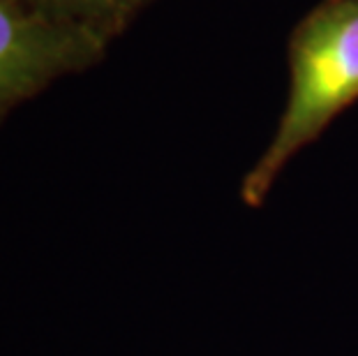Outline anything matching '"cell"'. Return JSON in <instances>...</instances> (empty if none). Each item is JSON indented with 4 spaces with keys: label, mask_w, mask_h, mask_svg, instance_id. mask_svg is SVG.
Segmentation results:
<instances>
[{
    "label": "cell",
    "mask_w": 358,
    "mask_h": 356,
    "mask_svg": "<svg viewBox=\"0 0 358 356\" xmlns=\"http://www.w3.org/2000/svg\"><path fill=\"white\" fill-rule=\"evenodd\" d=\"M289 65L292 88L275 137L241 187L252 208L266 201L287 162L358 100V0H322L306 14L292 35Z\"/></svg>",
    "instance_id": "cell-1"
},
{
    "label": "cell",
    "mask_w": 358,
    "mask_h": 356,
    "mask_svg": "<svg viewBox=\"0 0 358 356\" xmlns=\"http://www.w3.org/2000/svg\"><path fill=\"white\" fill-rule=\"evenodd\" d=\"M106 44L100 35L21 0H0V123L56 79L102 60Z\"/></svg>",
    "instance_id": "cell-2"
},
{
    "label": "cell",
    "mask_w": 358,
    "mask_h": 356,
    "mask_svg": "<svg viewBox=\"0 0 358 356\" xmlns=\"http://www.w3.org/2000/svg\"><path fill=\"white\" fill-rule=\"evenodd\" d=\"M51 19L86 28L111 42L153 0H21Z\"/></svg>",
    "instance_id": "cell-3"
}]
</instances>
